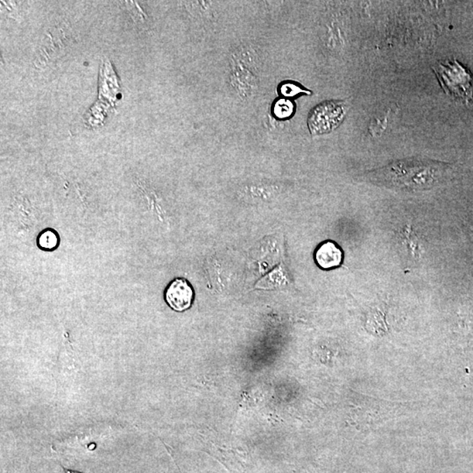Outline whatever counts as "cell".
<instances>
[{
  "mask_svg": "<svg viewBox=\"0 0 473 473\" xmlns=\"http://www.w3.org/2000/svg\"><path fill=\"white\" fill-rule=\"evenodd\" d=\"M441 87L449 97L467 105L473 98V77L456 59L433 67Z\"/></svg>",
  "mask_w": 473,
  "mask_h": 473,
  "instance_id": "6da1fadb",
  "label": "cell"
},
{
  "mask_svg": "<svg viewBox=\"0 0 473 473\" xmlns=\"http://www.w3.org/2000/svg\"><path fill=\"white\" fill-rule=\"evenodd\" d=\"M347 112L344 103L325 102L315 107L308 118V128L312 135H324L337 128Z\"/></svg>",
  "mask_w": 473,
  "mask_h": 473,
  "instance_id": "7a4b0ae2",
  "label": "cell"
},
{
  "mask_svg": "<svg viewBox=\"0 0 473 473\" xmlns=\"http://www.w3.org/2000/svg\"><path fill=\"white\" fill-rule=\"evenodd\" d=\"M406 176L410 177L407 188H427L435 184V165L428 164H403L399 163L386 170V177L389 181H393L398 178Z\"/></svg>",
  "mask_w": 473,
  "mask_h": 473,
  "instance_id": "3957f363",
  "label": "cell"
},
{
  "mask_svg": "<svg viewBox=\"0 0 473 473\" xmlns=\"http://www.w3.org/2000/svg\"><path fill=\"white\" fill-rule=\"evenodd\" d=\"M194 296L193 287L183 278L172 280L165 291L167 303L172 310L177 312L188 310L193 303Z\"/></svg>",
  "mask_w": 473,
  "mask_h": 473,
  "instance_id": "277c9868",
  "label": "cell"
},
{
  "mask_svg": "<svg viewBox=\"0 0 473 473\" xmlns=\"http://www.w3.org/2000/svg\"><path fill=\"white\" fill-rule=\"evenodd\" d=\"M342 260V250L331 241L324 243L315 252V262L324 269H334L340 265Z\"/></svg>",
  "mask_w": 473,
  "mask_h": 473,
  "instance_id": "5b68a950",
  "label": "cell"
},
{
  "mask_svg": "<svg viewBox=\"0 0 473 473\" xmlns=\"http://www.w3.org/2000/svg\"><path fill=\"white\" fill-rule=\"evenodd\" d=\"M37 246L43 251H54L60 244L58 233L51 228L44 229L37 236Z\"/></svg>",
  "mask_w": 473,
  "mask_h": 473,
  "instance_id": "8992f818",
  "label": "cell"
},
{
  "mask_svg": "<svg viewBox=\"0 0 473 473\" xmlns=\"http://www.w3.org/2000/svg\"><path fill=\"white\" fill-rule=\"evenodd\" d=\"M294 112V105L292 102L287 99H280L274 105V113L279 118H289Z\"/></svg>",
  "mask_w": 473,
  "mask_h": 473,
  "instance_id": "52a82bcc",
  "label": "cell"
},
{
  "mask_svg": "<svg viewBox=\"0 0 473 473\" xmlns=\"http://www.w3.org/2000/svg\"><path fill=\"white\" fill-rule=\"evenodd\" d=\"M280 91H282V93L284 96H287V97H293V96L301 93V92H303V93H308V91L301 90L299 87H297V85L294 84H283L282 90Z\"/></svg>",
  "mask_w": 473,
  "mask_h": 473,
  "instance_id": "ba28073f",
  "label": "cell"
},
{
  "mask_svg": "<svg viewBox=\"0 0 473 473\" xmlns=\"http://www.w3.org/2000/svg\"><path fill=\"white\" fill-rule=\"evenodd\" d=\"M63 473H81L77 471H71V470L64 469Z\"/></svg>",
  "mask_w": 473,
  "mask_h": 473,
  "instance_id": "9c48e42d",
  "label": "cell"
}]
</instances>
